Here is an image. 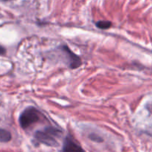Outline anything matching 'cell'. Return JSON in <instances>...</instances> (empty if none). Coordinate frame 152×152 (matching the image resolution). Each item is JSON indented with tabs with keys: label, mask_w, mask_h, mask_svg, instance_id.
<instances>
[{
	"label": "cell",
	"mask_w": 152,
	"mask_h": 152,
	"mask_svg": "<svg viewBox=\"0 0 152 152\" xmlns=\"http://www.w3.org/2000/svg\"><path fill=\"white\" fill-rule=\"evenodd\" d=\"M61 130L55 127H46L44 129L36 131L34 134L35 140L40 143L51 147H56L58 145V140L62 136Z\"/></svg>",
	"instance_id": "6da1fadb"
},
{
	"label": "cell",
	"mask_w": 152,
	"mask_h": 152,
	"mask_svg": "<svg viewBox=\"0 0 152 152\" xmlns=\"http://www.w3.org/2000/svg\"><path fill=\"white\" fill-rule=\"evenodd\" d=\"M40 119V111L36 109L34 107H28L23 111L20 116L19 122H20V126L23 129L29 128L37 122Z\"/></svg>",
	"instance_id": "7a4b0ae2"
},
{
	"label": "cell",
	"mask_w": 152,
	"mask_h": 152,
	"mask_svg": "<svg viewBox=\"0 0 152 152\" xmlns=\"http://www.w3.org/2000/svg\"><path fill=\"white\" fill-rule=\"evenodd\" d=\"M61 49L66 55L67 63H68V65L70 69H77L81 66V64H82L81 58L78 55H75L71 49H69L67 46H62L61 47Z\"/></svg>",
	"instance_id": "3957f363"
},
{
	"label": "cell",
	"mask_w": 152,
	"mask_h": 152,
	"mask_svg": "<svg viewBox=\"0 0 152 152\" xmlns=\"http://www.w3.org/2000/svg\"><path fill=\"white\" fill-rule=\"evenodd\" d=\"M62 152H85V151L71 136L68 135L64 140Z\"/></svg>",
	"instance_id": "277c9868"
},
{
	"label": "cell",
	"mask_w": 152,
	"mask_h": 152,
	"mask_svg": "<svg viewBox=\"0 0 152 152\" xmlns=\"http://www.w3.org/2000/svg\"><path fill=\"white\" fill-rule=\"evenodd\" d=\"M11 140V134L8 131L0 129V142H8Z\"/></svg>",
	"instance_id": "5b68a950"
},
{
	"label": "cell",
	"mask_w": 152,
	"mask_h": 152,
	"mask_svg": "<svg viewBox=\"0 0 152 152\" xmlns=\"http://www.w3.org/2000/svg\"><path fill=\"white\" fill-rule=\"evenodd\" d=\"M112 26V23L110 21H104V20H101L96 23V26H97L100 29H108L109 28L111 27Z\"/></svg>",
	"instance_id": "8992f818"
},
{
	"label": "cell",
	"mask_w": 152,
	"mask_h": 152,
	"mask_svg": "<svg viewBox=\"0 0 152 152\" xmlns=\"http://www.w3.org/2000/svg\"><path fill=\"white\" fill-rule=\"evenodd\" d=\"M5 49H4L2 46H0V55H5Z\"/></svg>",
	"instance_id": "52a82bcc"
},
{
	"label": "cell",
	"mask_w": 152,
	"mask_h": 152,
	"mask_svg": "<svg viewBox=\"0 0 152 152\" xmlns=\"http://www.w3.org/2000/svg\"><path fill=\"white\" fill-rule=\"evenodd\" d=\"M150 111H151V113H152V104H151V109H150Z\"/></svg>",
	"instance_id": "ba28073f"
},
{
	"label": "cell",
	"mask_w": 152,
	"mask_h": 152,
	"mask_svg": "<svg viewBox=\"0 0 152 152\" xmlns=\"http://www.w3.org/2000/svg\"><path fill=\"white\" fill-rule=\"evenodd\" d=\"M3 1H10V0H3Z\"/></svg>",
	"instance_id": "9c48e42d"
}]
</instances>
